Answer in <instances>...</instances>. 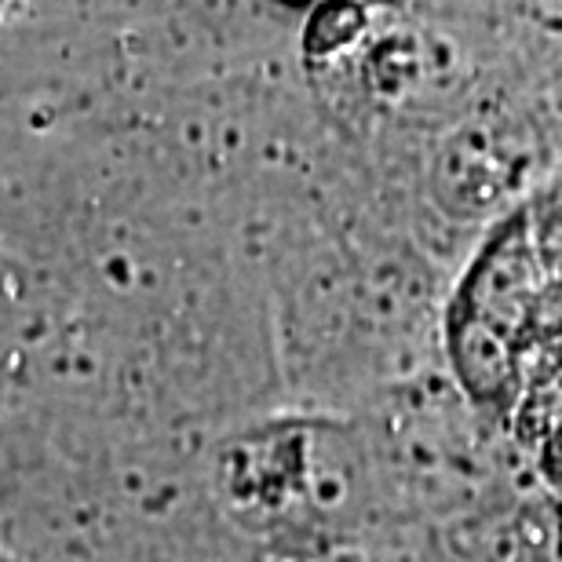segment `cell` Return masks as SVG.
<instances>
[{
	"label": "cell",
	"mask_w": 562,
	"mask_h": 562,
	"mask_svg": "<svg viewBox=\"0 0 562 562\" xmlns=\"http://www.w3.org/2000/svg\"><path fill=\"white\" fill-rule=\"evenodd\" d=\"M544 285L548 274L541 267V256H537L530 220L515 216L508 227L493 234L486 249L479 252V260L471 263L468 281L453 300V311L486 322L490 329L504 333L526 351L533 311L541 303Z\"/></svg>",
	"instance_id": "cell-1"
},
{
	"label": "cell",
	"mask_w": 562,
	"mask_h": 562,
	"mask_svg": "<svg viewBox=\"0 0 562 562\" xmlns=\"http://www.w3.org/2000/svg\"><path fill=\"white\" fill-rule=\"evenodd\" d=\"M449 351L457 376L479 402H512L522 387V347L471 314L449 311Z\"/></svg>",
	"instance_id": "cell-2"
},
{
	"label": "cell",
	"mask_w": 562,
	"mask_h": 562,
	"mask_svg": "<svg viewBox=\"0 0 562 562\" xmlns=\"http://www.w3.org/2000/svg\"><path fill=\"white\" fill-rule=\"evenodd\" d=\"M522 424L552 442L562 435V366L537 355L533 373L522 376Z\"/></svg>",
	"instance_id": "cell-3"
},
{
	"label": "cell",
	"mask_w": 562,
	"mask_h": 562,
	"mask_svg": "<svg viewBox=\"0 0 562 562\" xmlns=\"http://www.w3.org/2000/svg\"><path fill=\"white\" fill-rule=\"evenodd\" d=\"M526 347H533L537 355L552 358V362L562 366V281H548L544 285L541 303H537V311H533Z\"/></svg>",
	"instance_id": "cell-4"
},
{
	"label": "cell",
	"mask_w": 562,
	"mask_h": 562,
	"mask_svg": "<svg viewBox=\"0 0 562 562\" xmlns=\"http://www.w3.org/2000/svg\"><path fill=\"white\" fill-rule=\"evenodd\" d=\"M548 471L555 475V486L562 490V435L548 442Z\"/></svg>",
	"instance_id": "cell-5"
}]
</instances>
